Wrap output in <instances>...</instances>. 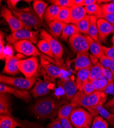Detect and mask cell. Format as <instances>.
Listing matches in <instances>:
<instances>
[{"mask_svg": "<svg viewBox=\"0 0 114 128\" xmlns=\"http://www.w3.org/2000/svg\"><path fill=\"white\" fill-rule=\"evenodd\" d=\"M63 102L52 96L38 100L31 108V111L38 118L52 120L62 106Z\"/></svg>", "mask_w": 114, "mask_h": 128, "instance_id": "6da1fadb", "label": "cell"}, {"mask_svg": "<svg viewBox=\"0 0 114 128\" xmlns=\"http://www.w3.org/2000/svg\"><path fill=\"white\" fill-rule=\"evenodd\" d=\"M107 98V94L105 92H95L91 95H87L83 91L78 90L71 102L77 106H80L86 108L92 114L96 106L99 104H103Z\"/></svg>", "mask_w": 114, "mask_h": 128, "instance_id": "7a4b0ae2", "label": "cell"}, {"mask_svg": "<svg viewBox=\"0 0 114 128\" xmlns=\"http://www.w3.org/2000/svg\"><path fill=\"white\" fill-rule=\"evenodd\" d=\"M13 14L20 20L26 28L44 27L43 20H41L35 13L33 9L30 7L25 8H15L10 9Z\"/></svg>", "mask_w": 114, "mask_h": 128, "instance_id": "3957f363", "label": "cell"}, {"mask_svg": "<svg viewBox=\"0 0 114 128\" xmlns=\"http://www.w3.org/2000/svg\"><path fill=\"white\" fill-rule=\"evenodd\" d=\"M14 48L16 51L18 52L19 54H23V56H39L43 58L50 62L54 64L60 68H64L63 66L59 64L54 59L51 58L42 52H41L39 50H38L36 47L33 44L32 42L27 40H23L18 41L14 44Z\"/></svg>", "mask_w": 114, "mask_h": 128, "instance_id": "277c9868", "label": "cell"}, {"mask_svg": "<svg viewBox=\"0 0 114 128\" xmlns=\"http://www.w3.org/2000/svg\"><path fill=\"white\" fill-rule=\"evenodd\" d=\"M93 116L89 112L76 107L72 112L70 120L75 128H90L93 121Z\"/></svg>", "mask_w": 114, "mask_h": 128, "instance_id": "5b68a950", "label": "cell"}, {"mask_svg": "<svg viewBox=\"0 0 114 128\" xmlns=\"http://www.w3.org/2000/svg\"><path fill=\"white\" fill-rule=\"evenodd\" d=\"M39 36L41 40H45L49 42L54 54V60L60 65L63 66L64 62L63 58L64 50L60 42L56 38H54L44 29L40 30Z\"/></svg>", "mask_w": 114, "mask_h": 128, "instance_id": "8992f818", "label": "cell"}, {"mask_svg": "<svg viewBox=\"0 0 114 128\" xmlns=\"http://www.w3.org/2000/svg\"><path fill=\"white\" fill-rule=\"evenodd\" d=\"M37 80L36 76L30 78H12L1 75L0 82L8 85H11L20 90H29L31 88Z\"/></svg>", "mask_w": 114, "mask_h": 128, "instance_id": "52a82bcc", "label": "cell"}, {"mask_svg": "<svg viewBox=\"0 0 114 128\" xmlns=\"http://www.w3.org/2000/svg\"><path fill=\"white\" fill-rule=\"evenodd\" d=\"M39 37L38 31H31L23 29L16 31L6 36V41L9 44H14L15 42L23 40H27L33 44H36Z\"/></svg>", "mask_w": 114, "mask_h": 128, "instance_id": "ba28073f", "label": "cell"}, {"mask_svg": "<svg viewBox=\"0 0 114 128\" xmlns=\"http://www.w3.org/2000/svg\"><path fill=\"white\" fill-rule=\"evenodd\" d=\"M19 71L26 78H30L37 76L38 70V60L36 56H32L25 60H21L17 62Z\"/></svg>", "mask_w": 114, "mask_h": 128, "instance_id": "9c48e42d", "label": "cell"}, {"mask_svg": "<svg viewBox=\"0 0 114 128\" xmlns=\"http://www.w3.org/2000/svg\"><path fill=\"white\" fill-rule=\"evenodd\" d=\"M1 16L4 18L8 23L11 33L19 30L26 28L22 21L15 16L11 10L6 6L3 7L1 9Z\"/></svg>", "mask_w": 114, "mask_h": 128, "instance_id": "30bf717a", "label": "cell"}, {"mask_svg": "<svg viewBox=\"0 0 114 128\" xmlns=\"http://www.w3.org/2000/svg\"><path fill=\"white\" fill-rule=\"evenodd\" d=\"M69 44L71 49L75 53L88 52L90 49L89 45L86 36L75 34L69 38Z\"/></svg>", "mask_w": 114, "mask_h": 128, "instance_id": "8fae6325", "label": "cell"}, {"mask_svg": "<svg viewBox=\"0 0 114 128\" xmlns=\"http://www.w3.org/2000/svg\"><path fill=\"white\" fill-rule=\"evenodd\" d=\"M57 86L64 92L66 98L71 100L78 91L76 83L71 78H61L57 82Z\"/></svg>", "mask_w": 114, "mask_h": 128, "instance_id": "7c38bea8", "label": "cell"}, {"mask_svg": "<svg viewBox=\"0 0 114 128\" xmlns=\"http://www.w3.org/2000/svg\"><path fill=\"white\" fill-rule=\"evenodd\" d=\"M0 93H5L13 95L16 98L26 102H29L31 100V96L30 92L20 90L14 87L10 86L3 83L0 84Z\"/></svg>", "mask_w": 114, "mask_h": 128, "instance_id": "4fadbf2b", "label": "cell"}, {"mask_svg": "<svg viewBox=\"0 0 114 128\" xmlns=\"http://www.w3.org/2000/svg\"><path fill=\"white\" fill-rule=\"evenodd\" d=\"M23 58L24 56L19 53L15 56L11 55L6 56L5 65L3 70V73L12 76L17 74L19 71L17 62Z\"/></svg>", "mask_w": 114, "mask_h": 128, "instance_id": "5bb4252c", "label": "cell"}, {"mask_svg": "<svg viewBox=\"0 0 114 128\" xmlns=\"http://www.w3.org/2000/svg\"><path fill=\"white\" fill-rule=\"evenodd\" d=\"M40 61L41 66L45 70L48 76L52 78H60L63 76L62 69H64V68L54 65L43 58H40Z\"/></svg>", "mask_w": 114, "mask_h": 128, "instance_id": "9a60e30c", "label": "cell"}, {"mask_svg": "<svg viewBox=\"0 0 114 128\" xmlns=\"http://www.w3.org/2000/svg\"><path fill=\"white\" fill-rule=\"evenodd\" d=\"M75 69L76 71L86 68H92L93 63L89 58L88 52H81L77 53V56L74 60Z\"/></svg>", "mask_w": 114, "mask_h": 128, "instance_id": "2e32d148", "label": "cell"}, {"mask_svg": "<svg viewBox=\"0 0 114 128\" xmlns=\"http://www.w3.org/2000/svg\"><path fill=\"white\" fill-rule=\"evenodd\" d=\"M32 128L30 126L19 122L12 117L6 115H0V128Z\"/></svg>", "mask_w": 114, "mask_h": 128, "instance_id": "e0dca14e", "label": "cell"}, {"mask_svg": "<svg viewBox=\"0 0 114 128\" xmlns=\"http://www.w3.org/2000/svg\"><path fill=\"white\" fill-rule=\"evenodd\" d=\"M98 40L105 42L107 37L112 33V24L103 18L98 19Z\"/></svg>", "mask_w": 114, "mask_h": 128, "instance_id": "ac0fdd59", "label": "cell"}, {"mask_svg": "<svg viewBox=\"0 0 114 128\" xmlns=\"http://www.w3.org/2000/svg\"><path fill=\"white\" fill-rule=\"evenodd\" d=\"M50 92L49 83L46 81L38 80L30 93L34 98L47 95Z\"/></svg>", "mask_w": 114, "mask_h": 128, "instance_id": "d6986e66", "label": "cell"}, {"mask_svg": "<svg viewBox=\"0 0 114 128\" xmlns=\"http://www.w3.org/2000/svg\"><path fill=\"white\" fill-rule=\"evenodd\" d=\"M0 114L15 118L11 113V104L7 93H0Z\"/></svg>", "mask_w": 114, "mask_h": 128, "instance_id": "ffe728a7", "label": "cell"}, {"mask_svg": "<svg viewBox=\"0 0 114 128\" xmlns=\"http://www.w3.org/2000/svg\"><path fill=\"white\" fill-rule=\"evenodd\" d=\"M85 7L74 6L71 8V22L72 24H75L82 20L86 15Z\"/></svg>", "mask_w": 114, "mask_h": 128, "instance_id": "44dd1931", "label": "cell"}, {"mask_svg": "<svg viewBox=\"0 0 114 128\" xmlns=\"http://www.w3.org/2000/svg\"><path fill=\"white\" fill-rule=\"evenodd\" d=\"M102 105V104H99L93 110L92 115L94 117H96L98 114H100L102 117L109 122L111 126H114V114L110 113Z\"/></svg>", "mask_w": 114, "mask_h": 128, "instance_id": "7402d4cb", "label": "cell"}, {"mask_svg": "<svg viewBox=\"0 0 114 128\" xmlns=\"http://www.w3.org/2000/svg\"><path fill=\"white\" fill-rule=\"evenodd\" d=\"M61 7L51 5L46 9L44 15V19L49 24L57 20Z\"/></svg>", "mask_w": 114, "mask_h": 128, "instance_id": "603a6c76", "label": "cell"}, {"mask_svg": "<svg viewBox=\"0 0 114 128\" xmlns=\"http://www.w3.org/2000/svg\"><path fill=\"white\" fill-rule=\"evenodd\" d=\"M85 36L88 42L90 50L92 55L96 58L100 59L101 56L105 55V53L101 48V45L98 42H96L94 40H93V39L89 36L86 35Z\"/></svg>", "mask_w": 114, "mask_h": 128, "instance_id": "cb8c5ba5", "label": "cell"}, {"mask_svg": "<svg viewBox=\"0 0 114 128\" xmlns=\"http://www.w3.org/2000/svg\"><path fill=\"white\" fill-rule=\"evenodd\" d=\"M91 69V68H86L78 71L76 83L78 90L83 91V86L89 80Z\"/></svg>", "mask_w": 114, "mask_h": 128, "instance_id": "d4e9b609", "label": "cell"}, {"mask_svg": "<svg viewBox=\"0 0 114 128\" xmlns=\"http://www.w3.org/2000/svg\"><path fill=\"white\" fill-rule=\"evenodd\" d=\"M67 24L55 20L48 24V27L52 36L55 38L60 37L64 28Z\"/></svg>", "mask_w": 114, "mask_h": 128, "instance_id": "484cf974", "label": "cell"}, {"mask_svg": "<svg viewBox=\"0 0 114 128\" xmlns=\"http://www.w3.org/2000/svg\"><path fill=\"white\" fill-rule=\"evenodd\" d=\"M98 19L94 16H92L90 18V24L88 30V36H90L95 42H98V30L97 27Z\"/></svg>", "mask_w": 114, "mask_h": 128, "instance_id": "4316f807", "label": "cell"}, {"mask_svg": "<svg viewBox=\"0 0 114 128\" xmlns=\"http://www.w3.org/2000/svg\"><path fill=\"white\" fill-rule=\"evenodd\" d=\"M80 32L75 24H66L62 32L60 38L64 41H67L68 38L75 34H79Z\"/></svg>", "mask_w": 114, "mask_h": 128, "instance_id": "83f0119b", "label": "cell"}, {"mask_svg": "<svg viewBox=\"0 0 114 128\" xmlns=\"http://www.w3.org/2000/svg\"><path fill=\"white\" fill-rule=\"evenodd\" d=\"M48 4L41 0H35L33 2V8L38 17L43 20L44 15Z\"/></svg>", "mask_w": 114, "mask_h": 128, "instance_id": "f1b7e54d", "label": "cell"}, {"mask_svg": "<svg viewBox=\"0 0 114 128\" xmlns=\"http://www.w3.org/2000/svg\"><path fill=\"white\" fill-rule=\"evenodd\" d=\"M103 67L100 63L97 62L94 66H93L91 68L89 75V80H94L101 78L103 76Z\"/></svg>", "mask_w": 114, "mask_h": 128, "instance_id": "f546056e", "label": "cell"}, {"mask_svg": "<svg viewBox=\"0 0 114 128\" xmlns=\"http://www.w3.org/2000/svg\"><path fill=\"white\" fill-rule=\"evenodd\" d=\"M37 47L41 52L54 59V54L49 42L45 40H40L37 42Z\"/></svg>", "mask_w": 114, "mask_h": 128, "instance_id": "4dcf8cb0", "label": "cell"}, {"mask_svg": "<svg viewBox=\"0 0 114 128\" xmlns=\"http://www.w3.org/2000/svg\"><path fill=\"white\" fill-rule=\"evenodd\" d=\"M65 24H69L71 22V8L61 7L57 20Z\"/></svg>", "mask_w": 114, "mask_h": 128, "instance_id": "1f68e13d", "label": "cell"}, {"mask_svg": "<svg viewBox=\"0 0 114 128\" xmlns=\"http://www.w3.org/2000/svg\"><path fill=\"white\" fill-rule=\"evenodd\" d=\"M90 16L87 14L82 20L75 24L80 32L88 35L90 24Z\"/></svg>", "mask_w": 114, "mask_h": 128, "instance_id": "d6a6232c", "label": "cell"}, {"mask_svg": "<svg viewBox=\"0 0 114 128\" xmlns=\"http://www.w3.org/2000/svg\"><path fill=\"white\" fill-rule=\"evenodd\" d=\"M77 106L73 104H68L63 106L59 109L58 113V116L59 118H69L70 115Z\"/></svg>", "mask_w": 114, "mask_h": 128, "instance_id": "836d02e7", "label": "cell"}, {"mask_svg": "<svg viewBox=\"0 0 114 128\" xmlns=\"http://www.w3.org/2000/svg\"><path fill=\"white\" fill-rule=\"evenodd\" d=\"M92 82L94 87L95 92H104L109 83L107 78L103 76L99 79L92 80Z\"/></svg>", "mask_w": 114, "mask_h": 128, "instance_id": "e575fe53", "label": "cell"}, {"mask_svg": "<svg viewBox=\"0 0 114 128\" xmlns=\"http://www.w3.org/2000/svg\"><path fill=\"white\" fill-rule=\"evenodd\" d=\"M85 8L87 14L90 16H93L97 18L102 14L100 5L97 3L86 6Z\"/></svg>", "mask_w": 114, "mask_h": 128, "instance_id": "d590c367", "label": "cell"}, {"mask_svg": "<svg viewBox=\"0 0 114 128\" xmlns=\"http://www.w3.org/2000/svg\"><path fill=\"white\" fill-rule=\"evenodd\" d=\"M91 128H109V124L103 117L97 116L93 120Z\"/></svg>", "mask_w": 114, "mask_h": 128, "instance_id": "8d00e7d4", "label": "cell"}, {"mask_svg": "<svg viewBox=\"0 0 114 128\" xmlns=\"http://www.w3.org/2000/svg\"><path fill=\"white\" fill-rule=\"evenodd\" d=\"M49 2L52 4V5L60 7L72 8L75 6L72 3V0H51L49 1Z\"/></svg>", "mask_w": 114, "mask_h": 128, "instance_id": "74e56055", "label": "cell"}, {"mask_svg": "<svg viewBox=\"0 0 114 128\" xmlns=\"http://www.w3.org/2000/svg\"><path fill=\"white\" fill-rule=\"evenodd\" d=\"M102 13L103 14L114 13V2L100 5Z\"/></svg>", "mask_w": 114, "mask_h": 128, "instance_id": "f35d334b", "label": "cell"}, {"mask_svg": "<svg viewBox=\"0 0 114 128\" xmlns=\"http://www.w3.org/2000/svg\"><path fill=\"white\" fill-rule=\"evenodd\" d=\"M83 91L87 95H90L95 92L92 80H89L83 86Z\"/></svg>", "mask_w": 114, "mask_h": 128, "instance_id": "ab89813d", "label": "cell"}, {"mask_svg": "<svg viewBox=\"0 0 114 128\" xmlns=\"http://www.w3.org/2000/svg\"><path fill=\"white\" fill-rule=\"evenodd\" d=\"M99 62L105 69H110L112 64V60L107 56L105 54L101 56L99 59Z\"/></svg>", "mask_w": 114, "mask_h": 128, "instance_id": "60d3db41", "label": "cell"}, {"mask_svg": "<svg viewBox=\"0 0 114 128\" xmlns=\"http://www.w3.org/2000/svg\"><path fill=\"white\" fill-rule=\"evenodd\" d=\"M101 47L106 56L111 60H114V47H107L101 45Z\"/></svg>", "mask_w": 114, "mask_h": 128, "instance_id": "b9f144b4", "label": "cell"}, {"mask_svg": "<svg viewBox=\"0 0 114 128\" xmlns=\"http://www.w3.org/2000/svg\"><path fill=\"white\" fill-rule=\"evenodd\" d=\"M46 128H63L61 124L60 118L57 117L48 124Z\"/></svg>", "mask_w": 114, "mask_h": 128, "instance_id": "7bdbcfd3", "label": "cell"}, {"mask_svg": "<svg viewBox=\"0 0 114 128\" xmlns=\"http://www.w3.org/2000/svg\"><path fill=\"white\" fill-rule=\"evenodd\" d=\"M4 34L1 31L0 34V54H1V60L3 59L6 56L4 52Z\"/></svg>", "mask_w": 114, "mask_h": 128, "instance_id": "ee69618b", "label": "cell"}, {"mask_svg": "<svg viewBox=\"0 0 114 128\" xmlns=\"http://www.w3.org/2000/svg\"><path fill=\"white\" fill-rule=\"evenodd\" d=\"M97 19L103 18L107 20L110 24H112L114 23V13L111 14H102L101 16L97 18Z\"/></svg>", "mask_w": 114, "mask_h": 128, "instance_id": "f6af8a7d", "label": "cell"}, {"mask_svg": "<svg viewBox=\"0 0 114 128\" xmlns=\"http://www.w3.org/2000/svg\"><path fill=\"white\" fill-rule=\"evenodd\" d=\"M63 128H74L70 119L68 118H59Z\"/></svg>", "mask_w": 114, "mask_h": 128, "instance_id": "bcb514c9", "label": "cell"}, {"mask_svg": "<svg viewBox=\"0 0 114 128\" xmlns=\"http://www.w3.org/2000/svg\"><path fill=\"white\" fill-rule=\"evenodd\" d=\"M105 93L107 94H111L112 95H114V80H112L109 82L107 87H106Z\"/></svg>", "mask_w": 114, "mask_h": 128, "instance_id": "7dc6e473", "label": "cell"}, {"mask_svg": "<svg viewBox=\"0 0 114 128\" xmlns=\"http://www.w3.org/2000/svg\"><path fill=\"white\" fill-rule=\"evenodd\" d=\"M19 2V0H8L7 1L8 8L9 9L16 8V6Z\"/></svg>", "mask_w": 114, "mask_h": 128, "instance_id": "c3c4849f", "label": "cell"}, {"mask_svg": "<svg viewBox=\"0 0 114 128\" xmlns=\"http://www.w3.org/2000/svg\"><path fill=\"white\" fill-rule=\"evenodd\" d=\"M72 2L75 6L80 7L84 6V0H72Z\"/></svg>", "mask_w": 114, "mask_h": 128, "instance_id": "681fc988", "label": "cell"}, {"mask_svg": "<svg viewBox=\"0 0 114 128\" xmlns=\"http://www.w3.org/2000/svg\"><path fill=\"white\" fill-rule=\"evenodd\" d=\"M97 0H84V6H87L97 3Z\"/></svg>", "mask_w": 114, "mask_h": 128, "instance_id": "f907efd6", "label": "cell"}, {"mask_svg": "<svg viewBox=\"0 0 114 128\" xmlns=\"http://www.w3.org/2000/svg\"><path fill=\"white\" fill-rule=\"evenodd\" d=\"M106 108H111L114 106V98L107 102L105 106Z\"/></svg>", "mask_w": 114, "mask_h": 128, "instance_id": "816d5d0a", "label": "cell"}, {"mask_svg": "<svg viewBox=\"0 0 114 128\" xmlns=\"http://www.w3.org/2000/svg\"><path fill=\"white\" fill-rule=\"evenodd\" d=\"M110 70L112 74L113 78L114 80V60H112V64H111Z\"/></svg>", "mask_w": 114, "mask_h": 128, "instance_id": "f5cc1de1", "label": "cell"}, {"mask_svg": "<svg viewBox=\"0 0 114 128\" xmlns=\"http://www.w3.org/2000/svg\"><path fill=\"white\" fill-rule=\"evenodd\" d=\"M112 34H114V23L112 24Z\"/></svg>", "mask_w": 114, "mask_h": 128, "instance_id": "db71d44e", "label": "cell"}, {"mask_svg": "<svg viewBox=\"0 0 114 128\" xmlns=\"http://www.w3.org/2000/svg\"><path fill=\"white\" fill-rule=\"evenodd\" d=\"M112 42L113 45H114V35L112 37Z\"/></svg>", "mask_w": 114, "mask_h": 128, "instance_id": "11a10c76", "label": "cell"}, {"mask_svg": "<svg viewBox=\"0 0 114 128\" xmlns=\"http://www.w3.org/2000/svg\"><path fill=\"white\" fill-rule=\"evenodd\" d=\"M112 108H113V109H112V111H113V112H114V106H113V107H112Z\"/></svg>", "mask_w": 114, "mask_h": 128, "instance_id": "9f6ffc18", "label": "cell"}, {"mask_svg": "<svg viewBox=\"0 0 114 128\" xmlns=\"http://www.w3.org/2000/svg\"><path fill=\"white\" fill-rule=\"evenodd\" d=\"M113 47H114V45H113Z\"/></svg>", "mask_w": 114, "mask_h": 128, "instance_id": "6f0895ef", "label": "cell"}]
</instances>
